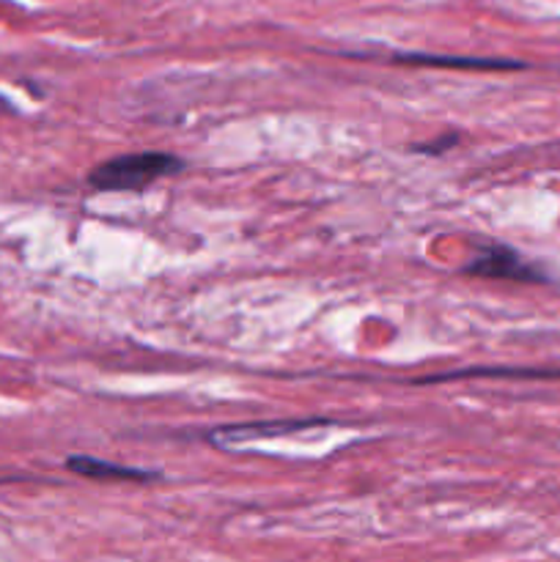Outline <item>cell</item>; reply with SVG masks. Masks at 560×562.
<instances>
[{"label":"cell","instance_id":"277c9868","mask_svg":"<svg viewBox=\"0 0 560 562\" xmlns=\"http://www.w3.org/2000/svg\"><path fill=\"white\" fill-rule=\"evenodd\" d=\"M399 64L415 66H445V69H519L516 60H497V58H459V55H423V53H399L393 55Z\"/></svg>","mask_w":560,"mask_h":562},{"label":"cell","instance_id":"5b68a950","mask_svg":"<svg viewBox=\"0 0 560 562\" xmlns=\"http://www.w3.org/2000/svg\"><path fill=\"white\" fill-rule=\"evenodd\" d=\"M322 420H311V423H269V426H239V428H231L228 437L242 439V437H258L261 431H296V428H311L318 426Z\"/></svg>","mask_w":560,"mask_h":562},{"label":"cell","instance_id":"6da1fadb","mask_svg":"<svg viewBox=\"0 0 560 562\" xmlns=\"http://www.w3.org/2000/svg\"><path fill=\"white\" fill-rule=\"evenodd\" d=\"M184 168L176 154L168 151H135L99 162L88 176V184L99 192H135L146 190L157 179L179 173Z\"/></svg>","mask_w":560,"mask_h":562},{"label":"cell","instance_id":"7a4b0ae2","mask_svg":"<svg viewBox=\"0 0 560 562\" xmlns=\"http://www.w3.org/2000/svg\"><path fill=\"white\" fill-rule=\"evenodd\" d=\"M467 274L475 278H500V280H527V283H541L544 274L525 261L519 252L505 245H486L472 256L464 267Z\"/></svg>","mask_w":560,"mask_h":562},{"label":"cell","instance_id":"8992f818","mask_svg":"<svg viewBox=\"0 0 560 562\" xmlns=\"http://www.w3.org/2000/svg\"><path fill=\"white\" fill-rule=\"evenodd\" d=\"M456 143H459V135H456V132H448V135L439 137V140L417 143V146H412V151H417V154H443V151H448V148H453Z\"/></svg>","mask_w":560,"mask_h":562},{"label":"cell","instance_id":"3957f363","mask_svg":"<svg viewBox=\"0 0 560 562\" xmlns=\"http://www.w3.org/2000/svg\"><path fill=\"white\" fill-rule=\"evenodd\" d=\"M66 467H69L71 472H77V475L93 477V481H152V477H157L154 472L132 470V467L93 459V456H71V459L66 461Z\"/></svg>","mask_w":560,"mask_h":562},{"label":"cell","instance_id":"52a82bcc","mask_svg":"<svg viewBox=\"0 0 560 562\" xmlns=\"http://www.w3.org/2000/svg\"><path fill=\"white\" fill-rule=\"evenodd\" d=\"M5 104H9V102H3V99H0V108H5Z\"/></svg>","mask_w":560,"mask_h":562}]
</instances>
